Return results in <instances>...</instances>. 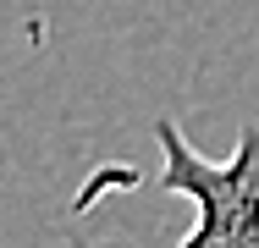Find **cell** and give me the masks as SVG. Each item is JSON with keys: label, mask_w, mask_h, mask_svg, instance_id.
Listing matches in <instances>:
<instances>
[{"label": "cell", "mask_w": 259, "mask_h": 248, "mask_svg": "<svg viewBox=\"0 0 259 248\" xmlns=\"http://www.w3.org/2000/svg\"><path fill=\"white\" fill-rule=\"evenodd\" d=\"M155 144L165 154L160 188L193 198V232L182 248H259V121L237 133L226 160H209L177 133L171 116L155 121Z\"/></svg>", "instance_id": "obj_1"}]
</instances>
